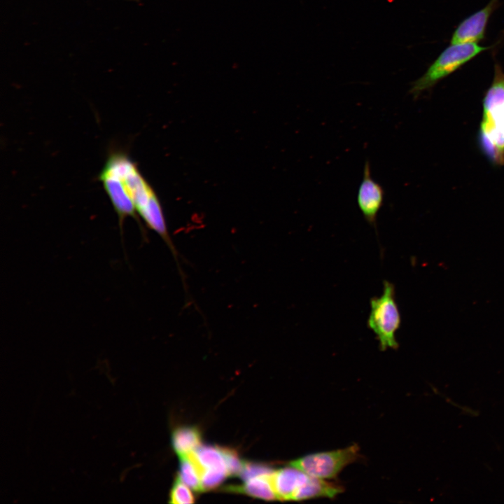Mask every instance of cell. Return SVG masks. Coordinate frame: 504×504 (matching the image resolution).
Instances as JSON below:
<instances>
[{
  "label": "cell",
  "mask_w": 504,
  "mask_h": 504,
  "mask_svg": "<svg viewBox=\"0 0 504 504\" xmlns=\"http://www.w3.org/2000/svg\"><path fill=\"white\" fill-rule=\"evenodd\" d=\"M367 325L376 335L382 351L398 349L396 333L400 327L401 316L392 283L384 281L382 294L370 299Z\"/></svg>",
  "instance_id": "obj_3"
},
{
  "label": "cell",
  "mask_w": 504,
  "mask_h": 504,
  "mask_svg": "<svg viewBox=\"0 0 504 504\" xmlns=\"http://www.w3.org/2000/svg\"><path fill=\"white\" fill-rule=\"evenodd\" d=\"M186 455L192 461L200 476L205 470L227 468L221 448L219 447L200 445Z\"/></svg>",
  "instance_id": "obj_10"
},
{
  "label": "cell",
  "mask_w": 504,
  "mask_h": 504,
  "mask_svg": "<svg viewBox=\"0 0 504 504\" xmlns=\"http://www.w3.org/2000/svg\"><path fill=\"white\" fill-rule=\"evenodd\" d=\"M307 475L304 472L291 465L274 470L271 475V483L276 498L281 500H291L294 493Z\"/></svg>",
  "instance_id": "obj_8"
},
{
  "label": "cell",
  "mask_w": 504,
  "mask_h": 504,
  "mask_svg": "<svg viewBox=\"0 0 504 504\" xmlns=\"http://www.w3.org/2000/svg\"><path fill=\"white\" fill-rule=\"evenodd\" d=\"M500 0H491L484 8L463 19L456 27L450 43H479L485 38L489 20Z\"/></svg>",
  "instance_id": "obj_7"
},
{
  "label": "cell",
  "mask_w": 504,
  "mask_h": 504,
  "mask_svg": "<svg viewBox=\"0 0 504 504\" xmlns=\"http://www.w3.org/2000/svg\"><path fill=\"white\" fill-rule=\"evenodd\" d=\"M174 449L181 456L195 450L201 442V434L194 426H181L172 435Z\"/></svg>",
  "instance_id": "obj_12"
},
{
  "label": "cell",
  "mask_w": 504,
  "mask_h": 504,
  "mask_svg": "<svg viewBox=\"0 0 504 504\" xmlns=\"http://www.w3.org/2000/svg\"><path fill=\"white\" fill-rule=\"evenodd\" d=\"M384 200V190L382 185L373 178L370 162L367 160L358 190L357 204L364 218L370 225L376 227L377 215L383 206Z\"/></svg>",
  "instance_id": "obj_5"
},
{
  "label": "cell",
  "mask_w": 504,
  "mask_h": 504,
  "mask_svg": "<svg viewBox=\"0 0 504 504\" xmlns=\"http://www.w3.org/2000/svg\"><path fill=\"white\" fill-rule=\"evenodd\" d=\"M228 475L227 468H225L205 470L200 476L202 491L217 487Z\"/></svg>",
  "instance_id": "obj_14"
},
{
  "label": "cell",
  "mask_w": 504,
  "mask_h": 504,
  "mask_svg": "<svg viewBox=\"0 0 504 504\" xmlns=\"http://www.w3.org/2000/svg\"><path fill=\"white\" fill-rule=\"evenodd\" d=\"M479 144L494 164H504V71L495 62L493 78L482 102Z\"/></svg>",
  "instance_id": "obj_1"
},
{
  "label": "cell",
  "mask_w": 504,
  "mask_h": 504,
  "mask_svg": "<svg viewBox=\"0 0 504 504\" xmlns=\"http://www.w3.org/2000/svg\"><path fill=\"white\" fill-rule=\"evenodd\" d=\"M493 46H482L476 42L450 43L428 66L426 72L412 83L409 93L414 99H416L424 92L430 90L441 80Z\"/></svg>",
  "instance_id": "obj_2"
},
{
  "label": "cell",
  "mask_w": 504,
  "mask_h": 504,
  "mask_svg": "<svg viewBox=\"0 0 504 504\" xmlns=\"http://www.w3.org/2000/svg\"><path fill=\"white\" fill-rule=\"evenodd\" d=\"M360 448L357 444L337 450L313 453L289 463L307 475L323 479L337 477L348 465L358 459Z\"/></svg>",
  "instance_id": "obj_4"
},
{
  "label": "cell",
  "mask_w": 504,
  "mask_h": 504,
  "mask_svg": "<svg viewBox=\"0 0 504 504\" xmlns=\"http://www.w3.org/2000/svg\"><path fill=\"white\" fill-rule=\"evenodd\" d=\"M272 474L249 479L241 485L228 486L226 489L227 491L244 493L267 500L277 499L271 483Z\"/></svg>",
  "instance_id": "obj_11"
},
{
  "label": "cell",
  "mask_w": 504,
  "mask_h": 504,
  "mask_svg": "<svg viewBox=\"0 0 504 504\" xmlns=\"http://www.w3.org/2000/svg\"><path fill=\"white\" fill-rule=\"evenodd\" d=\"M171 503L186 504L195 502V497L190 490L177 477L170 492Z\"/></svg>",
  "instance_id": "obj_15"
},
{
  "label": "cell",
  "mask_w": 504,
  "mask_h": 504,
  "mask_svg": "<svg viewBox=\"0 0 504 504\" xmlns=\"http://www.w3.org/2000/svg\"><path fill=\"white\" fill-rule=\"evenodd\" d=\"M98 180L102 183L118 215V225L121 234H122L125 220L129 216L133 218L136 221L141 227V232H143L142 225L138 217L134 205L127 195L120 180L114 174L104 167H102L98 175Z\"/></svg>",
  "instance_id": "obj_6"
},
{
  "label": "cell",
  "mask_w": 504,
  "mask_h": 504,
  "mask_svg": "<svg viewBox=\"0 0 504 504\" xmlns=\"http://www.w3.org/2000/svg\"><path fill=\"white\" fill-rule=\"evenodd\" d=\"M342 491L343 487L341 485L308 475L294 493L291 500L300 501L318 498H333Z\"/></svg>",
  "instance_id": "obj_9"
},
{
  "label": "cell",
  "mask_w": 504,
  "mask_h": 504,
  "mask_svg": "<svg viewBox=\"0 0 504 504\" xmlns=\"http://www.w3.org/2000/svg\"><path fill=\"white\" fill-rule=\"evenodd\" d=\"M225 465L229 475H239L243 465L242 461L235 450L230 448H221Z\"/></svg>",
  "instance_id": "obj_17"
},
{
  "label": "cell",
  "mask_w": 504,
  "mask_h": 504,
  "mask_svg": "<svg viewBox=\"0 0 504 504\" xmlns=\"http://www.w3.org/2000/svg\"><path fill=\"white\" fill-rule=\"evenodd\" d=\"M180 459V470L178 477L192 490L202 491L200 475L192 461L187 455L181 456Z\"/></svg>",
  "instance_id": "obj_13"
},
{
  "label": "cell",
  "mask_w": 504,
  "mask_h": 504,
  "mask_svg": "<svg viewBox=\"0 0 504 504\" xmlns=\"http://www.w3.org/2000/svg\"><path fill=\"white\" fill-rule=\"evenodd\" d=\"M274 471V470L270 465L264 463L244 461V465L239 476L243 480L246 481L253 477L270 475Z\"/></svg>",
  "instance_id": "obj_16"
}]
</instances>
